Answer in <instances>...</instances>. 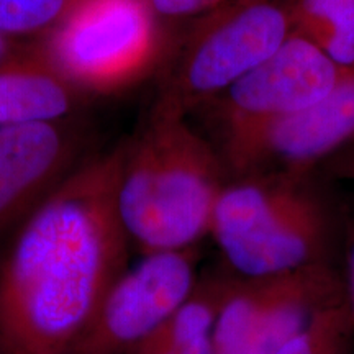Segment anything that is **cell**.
I'll use <instances>...</instances> for the list:
<instances>
[{"instance_id":"cell-15","label":"cell","mask_w":354,"mask_h":354,"mask_svg":"<svg viewBox=\"0 0 354 354\" xmlns=\"http://www.w3.org/2000/svg\"><path fill=\"white\" fill-rule=\"evenodd\" d=\"M161 19H184L203 13L220 6L225 0H146Z\"/></svg>"},{"instance_id":"cell-7","label":"cell","mask_w":354,"mask_h":354,"mask_svg":"<svg viewBox=\"0 0 354 354\" xmlns=\"http://www.w3.org/2000/svg\"><path fill=\"white\" fill-rule=\"evenodd\" d=\"M339 71L320 48L292 32L258 68L202 105L214 107L223 140L220 156L317 105L328 95Z\"/></svg>"},{"instance_id":"cell-12","label":"cell","mask_w":354,"mask_h":354,"mask_svg":"<svg viewBox=\"0 0 354 354\" xmlns=\"http://www.w3.org/2000/svg\"><path fill=\"white\" fill-rule=\"evenodd\" d=\"M287 12L292 32L339 68L354 64V0H295Z\"/></svg>"},{"instance_id":"cell-5","label":"cell","mask_w":354,"mask_h":354,"mask_svg":"<svg viewBox=\"0 0 354 354\" xmlns=\"http://www.w3.org/2000/svg\"><path fill=\"white\" fill-rule=\"evenodd\" d=\"M290 33L287 8L241 0L179 48L156 100L189 115L258 68Z\"/></svg>"},{"instance_id":"cell-8","label":"cell","mask_w":354,"mask_h":354,"mask_svg":"<svg viewBox=\"0 0 354 354\" xmlns=\"http://www.w3.org/2000/svg\"><path fill=\"white\" fill-rule=\"evenodd\" d=\"M197 281L194 248L143 254L110 287L68 354H130L189 297Z\"/></svg>"},{"instance_id":"cell-10","label":"cell","mask_w":354,"mask_h":354,"mask_svg":"<svg viewBox=\"0 0 354 354\" xmlns=\"http://www.w3.org/2000/svg\"><path fill=\"white\" fill-rule=\"evenodd\" d=\"M354 140V64L342 68L328 95L312 109L268 127L223 154V165L248 172L266 161L307 166Z\"/></svg>"},{"instance_id":"cell-3","label":"cell","mask_w":354,"mask_h":354,"mask_svg":"<svg viewBox=\"0 0 354 354\" xmlns=\"http://www.w3.org/2000/svg\"><path fill=\"white\" fill-rule=\"evenodd\" d=\"M210 234L232 272L245 279L328 263V212L315 194L292 179L225 185Z\"/></svg>"},{"instance_id":"cell-19","label":"cell","mask_w":354,"mask_h":354,"mask_svg":"<svg viewBox=\"0 0 354 354\" xmlns=\"http://www.w3.org/2000/svg\"><path fill=\"white\" fill-rule=\"evenodd\" d=\"M0 354H2V353H0Z\"/></svg>"},{"instance_id":"cell-6","label":"cell","mask_w":354,"mask_h":354,"mask_svg":"<svg viewBox=\"0 0 354 354\" xmlns=\"http://www.w3.org/2000/svg\"><path fill=\"white\" fill-rule=\"evenodd\" d=\"M346 297L344 277L330 263L276 276H238L216 318L212 354H276Z\"/></svg>"},{"instance_id":"cell-11","label":"cell","mask_w":354,"mask_h":354,"mask_svg":"<svg viewBox=\"0 0 354 354\" xmlns=\"http://www.w3.org/2000/svg\"><path fill=\"white\" fill-rule=\"evenodd\" d=\"M88 99L28 43L0 64V128L79 117Z\"/></svg>"},{"instance_id":"cell-13","label":"cell","mask_w":354,"mask_h":354,"mask_svg":"<svg viewBox=\"0 0 354 354\" xmlns=\"http://www.w3.org/2000/svg\"><path fill=\"white\" fill-rule=\"evenodd\" d=\"M276 354H354V315L348 297L323 310Z\"/></svg>"},{"instance_id":"cell-14","label":"cell","mask_w":354,"mask_h":354,"mask_svg":"<svg viewBox=\"0 0 354 354\" xmlns=\"http://www.w3.org/2000/svg\"><path fill=\"white\" fill-rule=\"evenodd\" d=\"M77 0H0V37L37 43L53 32Z\"/></svg>"},{"instance_id":"cell-17","label":"cell","mask_w":354,"mask_h":354,"mask_svg":"<svg viewBox=\"0 0 354 354\" xmlns=\"http://www.w3.org/2000/svg\"><path fill=\"white\" fill-rule=\"evenodd\" d=\"M25 44H28V43L13 41V39L0 37V64H2L6 59H8L13 53L19 51L21 46H25Z\"/></svg>"},{"instance_id":"cell-16","label":"cell","mask_w":354,"mask_h":354,"mask_svg":"<svg viewBox=\"0 0 354 354\" xmlns=\"http://www.w3.org/2000/svg\"><path fill=\"white\" fill-rule=\"evenodd\" d=\"M344 284H346V294L349 305H351L354 315V227L349 234L348 243V259H346V276H344Z\"/></svg>"},{"instance_id":"cell-18","label":"cell","mask_w":354,"mask_h":354,"mask_svg":"<svg viewBox=\"0 0 354 354\" xmlns=\"http://www.w3.org/2000/svg\"><path fill=\"white\" fill-rule=\"evenodd\" d=\"M135 354H212V343L194 349H177V351H156V353H135Z\"/></svg>"},{"instance_id":"cell-9","label":"cell","mask_w":354,"mask_h":354,"mask_svg":"<svg viewBox=\"0 0 354 354\" xmlns=\"http://www.w3.org/2000/svg\"><path fill=\"white\" fill-rule=\"evenodd\" d=\"M81 117L0 128V251L24 221L87 161Z\"/></svg>"},{"instance_id":"cell-1","label":"cell","mask_w":354,"mask_h":354,"mask_svg":"<svg viewBox=\"0 0 354 354\" xmlns=\"http://www.w3.org/2000/svg\"><path fill=\"white\" fill-rule=\"evenodd\" d=\"M123 145L88 158L0 251V353L68 354L128 268L117 212Z\"/></svg>"},{"instance_id":"cell-4","label":"cell","mask_w":354,"mask_h":354,"mask_svg":"<svg viewBox=\"0 0 354 354\" xmlns=\"http://www.w3.org/2000/svg\"><path fill=\"white\" fill-rule=\"evenodd\" d=\"M37 43L88 99L136 86L166 55L158 17L146 0H77Z\"/></svg>"},{"instance_id":"cell-2","label":"cell","mask_w":354,"mask_h":354,"mask_svg":"<svg viewBox=\"0 0 354 354\" xmlns=\"http://www.w3.org/2000/svg\"><path fill=\"white\" fill-rule=\"evenodd\" d=\"M218 149L190 125L187 115L154 102L143 128L123 143L117 212L143 254L192 250L210 234L223 183Z\"/></svg>"}]
</instances>
